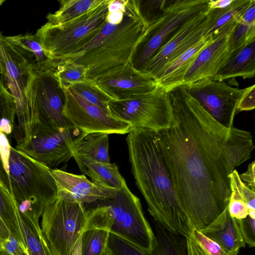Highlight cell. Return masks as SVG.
<instances>
[{"mask_svg":"<svg viewBox=\"0 0 255 255\" xmlns=\"http://www.w3.org/2000/svg\"><path fill=\"white\" fill-rule=\"evenodd\" d=\"M170 127L156 132L179 202L200 231L227 207L230 167L226 148L230 128L214 119L189 93L186 85L168 92Z\"/></svg>","mask_w":255,"mask_h":255,"instance_id":"6da1fadb","label":"cell"},{"mask_svg":"<svg viewBox=\"0 0 255 255\" xmlns=\"http://www.w3.org/2000/svg\"><path fill=\"white\" fill-rule=\"evenodd\" d=\"M126 141L131 172L150 215L170 232L188 237L194 227L179 202L156 132L131 128Z\"/></svg>","mask_w":255,"mask_h":255,"instance_id":"7a4b0ae2","label":"cell"},{"mask_svg":"<svg viewBox=\"0 0 255 255\" xmlns=\"http://www.w3.org/2000/svg\"><path fill=\"white\" fill-rule=\"evenodd\" d=\"M148 25L142 18L138 0H110L106 21L90 42L61 58L84 65L88 78L115 71L131 61Z\"/></svg>","mask_w":255,"mask_h":255,"instance_id":"3957f363","label":"cell"},{"mask_svg":"<svg viewBox=\"0 0 255 255\" xmlns=\"http://www.w3.org/2000/svg\"><path fill=\"white\" fill-rule=\"evenodd\" d=\"M3 47L6 62L3 81L15 104L17 124L14 134L18 146L29 140L38 123L35 105L37 72L31 54L9 43L4 37Z\"/></svg>","mask_w":255,"mask_h":255,"instance_id":"277c9868","label":"cell"},{"mask_svg":"<svg viewBox=\"0 0 255 255\" xmlns=\"http://www.w3.org/2000/svg\"><path fill=\"white\" fill-rule=\"evenodd\" d=\"M9 166L12 196L18 212L39 220L57 198L51 169L12 146Z\"/></svg>","mask_w":255,"mask_h":255,"instance_id":"5b68a950","label":"cell"},{"mask_svg":"<svg viewBox=\"0 0 255 255\" xmlns=\"http://www.w3.org/2000/svg\"><path fill=\"white\" fill-rule=\"evenodd\" d=\"M110 0L67 22L59 25L48 22L35 35L48 56L57 67L58 61L83 47L99 33L106 21Z\"/></svg>","mask_w":255,"mask_h":255,"instance_id":"8992f818","label":"cell"},{"mask_svg":"<svg viewBox=\"0 0 255 255\" xmlns=\"http://www.w3.org/2000/svg\"><path fill=\"white\" fill-rule=\"evenodd\" d=\"M109 112L114 118L131 128L157 132L170 127L173 108L169 94L157 86L153 90L123 100H112Z\"/></svg>","mask_w":255,"mask_h":255,"instance_id":"52a82bcc","label":"cell"},{"mask_svg":"<svg viewBox=\"0 0 255 255\" xmlns=\"http://www.w3.org/2000/svg\"><path fill=\"white\" fill-rule=\"evenodd\" d=\"M209 0H168L162 15L149 25L135 48L131 62L136 69L144 67L180 26L208 7Z\"/></svg>","mask_w":255,"mask_h":255,"instance_id":"ba28073f","label":"cell"},{"mask_svg":"<svg viewBox=\"0 0 255 255\" xmlns=\"http://www.w3.org/2000/svg\"><path fill=\"white\" fill-rule=\"evenodd\" d=\"M87 213L84 204L59 198L46 207L40 228L53 255H72L85 227Z\"/></svg>","mask_w":255,"mask_h":255,"instance_id":"9c48e42d","label":"cell"},{"mask_svg":"<svg viewBox=\"0 0 255 255\" xmlns=\"http://www.w3.org/2000/svg\"><path fill=\"white\" fill-rule=\"evenodd\" d=\"M102 202L110 206L113 215L111 233L143 251L150 253L153 250L155 234L144 216L139 199L127 184L117 190L113 198Z\"/></svg>","mask_w":255,"mask_h":255,"instance_id":"30bf717a","label":"cell"},{"mask_svg":"<svg viewBox=\"0 0 255 255\" xmlns=\"http://www.w3.org/2000/svg\"><path fill=\"white\" fill-rule=\"evenodd\" d=\"M86 134L76 127L59 128L38 123L29 140L15 149L52 169L73 157Z\"/></svg>","mask_w":255,"mask_h":255,"instance_id":"8fae6325","label":"cell"},{"mask_svg":"<svg viewBox=\"0 0 255 255\" xmlns=\"http://www.w3.org/2000/svg\"><path fill=\"white\" fill-rule=\"evenodd\" d=\"M210 18L208 7L188 19L159 49L142 72L156 81L176 58L203 38Z\"/></svg>","mask_w":255,"mask_h":255,"instance_id":"7c38bea8","label":"cell"},{"mask_svg":"<svg viewBox=\"0 0 255 255\" xmlns=\"http://www.w3.org/2000/svg\"><path fill=\"white\" fill-rule=\"evenodd\" d=\"M61 88L65 100L63 113L74 127L86 134H124L129 132L128 124L117 120L109 112L84 100L70 88Z\"/></svg>","mask_w":255,"mask_h":255,"instance_id":"4fadbf2b","label":"cell"},{"mask_svg":"<svg viewBox=\"0 0 255 255\" xmlns=\"http://www.w3.org/2000/svg\"><path fill=\"white\" fill-rule=\"evenodd\" d=\"M190 95L208 114L224 127H233L237 107L244 89L234 88L224 81L205 78L186 85Z\"/></svg>","mask_w":255,"mask_h":255,"instance_id":"5bb4252c","label":"cell"},{"mask_svg":"<svg viewBox=\"0 0 255 255\" xmlns=\"http://www.w3.org/2000/svg\"><path fill=\"white\" fill-rule=\"evenodd\" d=\"M93 80L114 100H126L150 92L157 87L154 79L134 68L131 61L118 70Z\"/></svg>","mask_w":255,"mask_h":255,"instance_id":"9a60e30c","label":"cell"},{"mask_svg":"<svg viewBox=\"0 0 255 255\" xmlns=\"http://www.w3.org/2000/svg\"><path fill=\"white\" fill-rule=\"evenodd\" d=\"M64 102L63 90L53 73H37L35 105L38 123L59 128L75 127L63 115Z\"/></svg>","mask_w":255,"mask_h":255,"instance_id":"2e32d148","label":"cell"},{"mask_svg":"<svg viewBox=\"0 0 255 255\" xmlns=\"http://www.w3.org/2000/svg\"><path fill=\"white\" fill-rule=\"evenodd\" d=\"M51 174L57 187V198L66 202L89 204L111 199L117 190L90 181L83 175H77L51 169Z\"/></svg>","mask_w":255,"mask_h":255,"instance_id":"e0dca14e","label":"cell"},{"mask_svg":"<svg viewBox=\"0 0 255 255\" xmlns=\"http://www.w3.org/2000/svg\"><path fill=\"white\" fill-rule=\"evenodd\" d=\"M238 23L224 30L199 54L186 73L183 85H189L205 78H213L230 57L232 33Z\"/></svg>","mask_w":255,"mask_h":255,"instance_id":"ac0fdd59","label":"cell"},{"mask_svg":"<svg viewBox=\"0 0 255 255\" xmlns=\"http://www.w3.org/2000/svg\"><path fill=\"white\" fill-rule=\"evenodd\" d=\"M113 223L110 207L104 203L88 211L82 233V255H102L105 253Z\"/></svg>","mask_w":255,"mask_h":255,"instance_id":"d6986e66","label":"cell"},{"mask_svg":"<svg viewBox=\"0 0 255 255\" xmlns=\"http://www.w3.org/2000/svg\"><path fill=\"white\" fill-rule=\"evenodd\" d=\"M200 232L235 255H238L240 249L246 246L238 221L230 215L227 207Z\"/></svg>","mask_w":255,"mask_h":255,"instance_id":"ffe728a7","label":"cell"},{"mask_svg":"<svg viewBox=\"0 0 255 255\" xmlns=\"http://www.w3.org/2000/svg\"><path fill=\"white\" fill-rule=\"evenodd\" d=\"M213 40L202 38L198 42L176 58L156 81V86L167 92L182 85L184 77L200 52Z\"/></svg>","mask_w":255,"mask_h":255,"instance_id":"44dd1931","label":"cell"},{"mask_svg":"<svg viewBox=\"0 0 255 255\" xmlns=\"http://www.w3.org/2000/svg\"><path fill=\"white\" fill-rule=\"evenodd\" d=\"M230 196L227 206L230 215L237 220L248 216L255 219V191L250 189L234 170L230 175Z\"/></svg>","mask_w":255,"mask_h":255,"instance_id":"7402d4cb","label":"cell"},{"mask_svg":"<svg viewBox=\"0 0 255 255\" xmlns=\"http://www.w3.org/2000/svg\"><path fill=\"white\" fill-rule=\"evenodd\" d=\"M255 74V40L252 41L230 57L212 80L224 81L237 77L251 78Z\"/></svg>","mask_w":255,"mask_h":255,"instance_id":"603a6c76","label":"cell"},{"mask_svg":"<svg viewBox=\"0 0 255 255\" xmlns=\"http://www.w3.org/2000/svg\"><path fill=\"white\" fill-rule=\"evenodd\" d=\"M81 172L89 176L93 182L120 190L126 182L115 163H105L74 156Z\"/></svg>","mask_w":255,"mask_h":255,"instance_id":"cb8c5ba5","label":"cell"},{"mask_svg":"<svg viewBox=\"0 0 255 255\" xmlns=\"http://www.w3.org/2000/svg\"><path fill=\"white\" fill-rule=\"evenodd\" d=\"M251 0H234L228 7L210 10V23L203 38L214 40L226 27L239 23Z\"/></svg>","mask_w":255,"mask_h":255,"instance_id":"d4e9b609","label":"cell"},{"mask_svg":"<svg viewBox=\"0 0 255 255\" xmlns=\"http://www.w3.org/2000/svg\"><path fill=\"white\" fill-rule=\"evenodd\" d=\"M226 145L232 170L248 160L255 148L251 133L234 127L230 129Z\"/></svg>","mask_w":255,"mask_h":255,"instance_id":"484cf974","label":"cell"},{"mask_svg":"<svg viewBox=\"0 0 255 255\" xmlns=\"http://www.w3.org/2000/svg\"><path fill=\"white\" fill-rule=\"evenodd\" d=\"M4 37L9 43L28 52L34 57L35 68L37 73L54 72L57 65L46 54L35 34L26 33Z\"/></svg>","mask_w":255,"mask_h":255,"instance_id":"4316f807","label":"cell"},{"mask_svg":"<svg viewBox=\"0 0 255 255\" xmlns=\"http://www.w3.org/2000/svg\"><path fill=\"white\" fill-rule=\"evenodd\" d=\"M108 135L103 132H92L86 134L79 143L74 156L110 163Z\"/></svg>","mask_w":255,"mask_h":255,"instance_id":"83f0119b","label":"cell"},{"mask_svg":"<svg viewBox=\"0 0 255 255\" xmlns=\"http://www.w3.org/2000/svg\"><path fill=\"white\" fill-rule=\"evenodd\" d=\"M18 220L26 245L27 255H53L42 233L39 220L19 212Z\"/></svg>","mask_w":255,"mask_h":255,"instance_id":"f1b7e54d","label":"cell"},{"mask_svg":"<svg viewBox=\"0 0 255 255\" xmlns=\"http://www.w3.org/2000/svg\"><path fill=\"white\" fill-rule=\"evenodd\" d=\"M104 0H61L60 7L54 13H49L46 16L47 22L59 25L73 20L96 8Z\"/></svg>","mask_w":255,"mask_h":255,"instance_id":"f546056e","label":"cell"},{"mask_svg":"<svg viewBox=\"0 0 255 255\" xmlns=\"http://www.w3.org/2000/svg\"><path fill=\"white\" fill-rule=\"evenodd\" d=\"M156 242L149 255H186L185 239L175 235L154 221Z\"/></svg>","mask_w":255,"mask_h":255,"instance_id":"4dcf8cb0","label":"cell"},{"mask_svg":"<svg viewBox=\"0 0 255 255\" xmlns=\"http://www.w3.org/2000/svg\"><path fill=\"white\" fill-rule=\"evenodd\" d=\"M0 218L10 233L21 243L26 252V245L19 222L18 212L16 204L11 195L0 184Z\"/></svg>","mask_w":255,"mask_h":255,"instance_id":"1f68e13d","label":"cell"},{"mask_svg":"<svg viewBox=\"0 0 255 255\" xmlns=\"http://www.w3.org/2000/svg\"><path fill=\"white\" fill-rule=\"evenodd\" d=\"M186 255H235L223 249L195 228L185 238Z\"/></svg>","mask_w":255,"mask_h":255,"instance_id":"d6a6232c","label":"cell"},{"mask_svg":"<svg viewBox=\"0 0 255 255\" xmlns=\"http://www.w3.org/2000/svg\"><path fill=\"white\" fill-rule=\"evenodd\" d=\"M15 116L14 98L4 84L3 76H0V131L10 134L13 130Z\"/></svg>","mask_w":255,"mask_h":255,"instance_id":"836d02e7","label":"cell"},{"mask_svg":"<svg viewBox=\"0 0 255 255\" xmlns=\"http://www.w3.org/2000/svg\"><path fill=\"white\" fill-rule=\"evenodd\" d=\"M69 88L84 100L109 112L108 104L113 100L100 89L93 79L88 78Z\"/></svg>","mask_w":255,"mask_h":255,"instance_id":"e575fe53","label":"cell"},{"mask_svg":"<svg viewBox=\"0 0 255 255\" xmlns=\"http://www.w3.org/2000/svg\"><path fill=\"white\" fill-rule=\"evenodd\" d=\"M88 69L84 65L72 62L60 63L53 74L61 88H69L87 79Z\"/></svg>","mask_w":255,"mask_h":255,"instance_id":"d590c367","label":"cell"},{"mask_svg":"<svg viewBox=\"0 0 255 255\" xmlns=\"http://www.w3.org/2000/svg\"><path fill=\"white\" fill-rule=\"evenodd\" d=\"M11 147L7 135L0 131V182L12 196L9 166Z\"/></svg>","mask_w":255,"mask_h":255,"instance_id":"8d00e7d4","label":"cell"},{"mask_svg":"<svg viewBox=\"0 0 255 255\" xmlns=\"http://www.w3.org/2000/svg\"><path fill=\"white\" fill-rule=\"evenodd\" d=\"M255 40V24L239 22L234 29L230 39L231 54L234 53Z\"/></svg>","mask_w":255,"mask_h":255,"instance_id":"74e56055","label":"cell"},{"mask_svg":"<svg viewBox=\"0 0 255 255\" xmlns=\"http://www.w3.org/2000/svg\"><path fill=\"white\" fill-rule=\"evenodd\" d=\"M109 255H149L131 244L111 233L108 243Z\"/></svg>","mask_w":255,"mask_h":255,"instance_id":"f35d334b","label":"cell"},{"mask_svg":"<svg viewBox=\"0 0 255 255\" xmlns=\"http://www.w3.org/2000/svg\"><path fill=\"white\" fill-rule=\"evenodd\" d=\"M168 1V0H138L140 14L148 26L162 15Z\"/></svg>","mask_w":255,"mask_h":255,"instance_id":"ab89813d","label":"cell"},{"mask_svg":"<svg viewBox=\"0 0 255 255\" xmlns=\"http://www.w3.org/2000/svg\"><path fill=\"white\" fill-rule=\"evenodd\" d=\"M244 241L250 248L255 246V219L248 216L246 218L238 220Z\"/></svg>","mask_w":255,"mask_h":255,"instance_id":"60d3db41","label":"cell"},{"mask_svg":"<svg viewBox=\"0 0 255 255\" xmlns=\"http://www.w3.org/2000/svg\"><path fill=\"white\" fill-rule=\"evenodd\" d=\"M255 108V85L244 89L237 107V112L249 111Z\"/></svg>","mask_w":255,"mask_h":255,"instance_id":"b9f144b4","label":"cell"},{"mask_svg":"<svg viewBox=\"0 0 255 255\" xmlns=\"http://www.w3.org/2000/svg\"><path fill=\"white\" fill-rule=\"evenodd\" d=\"M2 252L8 255H27L21 243L12 234L1 241Z\"/></svg>","mask_w":255,"mask_h":255,"instance_id":"7bdbcfd3","label":"cell"},{"mask_svg":"<svg viewBox=\"0 0 255 255\" xmlns=\"http://www.w3.org/2000/svg\"><path fill=\"white\" fill-rule=\"evenodd\" d=\"M255 161L250 163L247 171L239 174L242 182L251 190L255 191Z\"/></svg>","mask_w":255,"mask_h":255,"instance_id":"ee69618b","label":"cell"},{"mask_svg":"<svg viewBox=\"0 0 255 255\" xmlns=\"http://www.w3.org/2000/svg\"><path fill=\"white\" fill-rule=\"evenodd\" d=\"M240 22L248 25L255 24V0L251 2L242 16Z\"/></svg>","mask_w":255,"mask_h":255,"instance_id":"f6af8a7d","label":"cell"},{"mask_svg":"<svg viewBox=\"0 0 255 255\" xmlns=\"http://www.w3.org/2000/svg\"><path fill=\"white\" fill-rule=\"evenodd\" d=\"M234 0H209L208 8L210 10L221 9L229 7Z\"/></svg>","mask_w":255,"mask_h":255,"instance_id":"bcb514c9","label":"cell"},{"mask_svg":"<svg viewBox=\"0 0 255 255\" xmlns=\"http://www.w3.org/2000/svg\"><path fill=\"white\" fill-rule=\"evenodd\" d=\"M4 36L0 32V76H4L6 73V62L3 47Z\"/></svg>","mask_w":255,"mask_h":255,"instance_id":"7dc6e473","label":"cell"},{"mask_svg":"<svg viewBox=\"0 0 255 255\" xmlns=\"http://www.w3.org/2000/svg\"><path fill=\"white\" fill-rule=\"evenodd\" d=\"M10 234L8 229L0 218V239L6 240L9 237Z\"/></svg>","mask_w":255,"mask_h":255,"instance_id":"c3c4849f","label":"cell"},{"mask_svg":"<svg viewBox=\"0 0 255 255\" xmlns=\"http://www.w3.org/2000/svg\"><path fill=\"white\" fill-rule=\"evenodd\" d=\"M72 255H82V234L77 240L74 246Z\"/></svg>","mask_w":255,"mask_h":255,"instance_id":"681fc988","label":"cell"},{"mask_svg":"<svg viewBox=\"0 0 255 255\" xmlns=\"http://www.w3.org/2000/svg\"><path fill=\"white\" fill-rule=\"evenodd\" d=\"M1 241L2 240L0 239V253L2 252Z\"/></svg>","mask_w":255,"mask_h":255,"instance_id":"f907efd6","label":"cell"},{"mask_svg":"<svg viewBox=\"0 0 255 255\" xmlns=\"http://www.w3.org/2000/svg\"><path fill=\"white\" fill-rule=\"evenodd\" d=\"M102 255H109L108 249H107Z\"/></svg>","mask_w":255,"mask_h":255,"instance_id":"816d5d0a","label":"cell"},{"mask_svg":"<svg viewBox=\"0 0 255 255\" xmlns=\"http://www.w3.org/2000/svg\"><path fill=\"white\" fill-rule=\"evenodd\" d=\"M5 1L4 0H0V6Z\"/></svg>","mask_w":255,"mask_h":255,"instance_id":"f5cc1de1","label":"cell"},{"mask_svg":"<svg viewBox=\"0 0 255 255\" xmlns=\"http://www.w3.org/2000/svg\"><path fill=\"white\" fill-rule=\"evenodd\" d=\"M0 255H7L3 252H1V253H0Z\"/></svg>","mask_w":255,"mask_h":255,"instance_id":"db71d44e","label":"cell"},{"mask_svg":"<svg viewBox=\"0 0 255 255\" xmlns=\"http://www.w3.org/2000/svg\"><path fill=\"white\" fill-rule=\"evenodd\" d=\"M0 184L1 185V184H0Z\"/></svg>","mask_w":255,"mask_h":255,"instance_id":"11a10c76","label":"cell"}]
</instances>
